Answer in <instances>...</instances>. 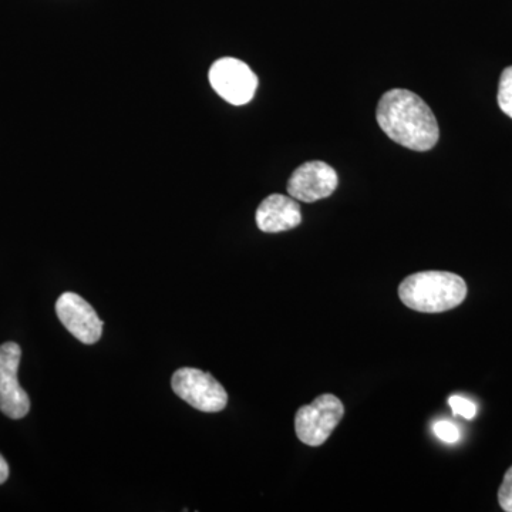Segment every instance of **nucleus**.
Wrapping results in <instances>:
<instances>
[{"label":"nucleus","instance_id":"obj_1","mask_svg":"<svg viewBox=\"0 0 512 512\" xmlns=\"http://www.w3.org/2000/svg\"><path fill=\"white\" fill-rule=\"evenodd\" d=\"M377 123L390 140L413 151H429L440 137L439 123L426 101L416 93L393 89L384 93Z\"/></svg>","mask_w":512,"mask_h":512},{"label":"nucleus","instance_id":"obj_2","mask_svg":"<svg viewBox=\"0 0 512 512\" xmlns=\"http://www.w3.org/2000/svg\"><path fill=\"white\" fill-rule=\"evenodd\" d=\"M399 296L413 311L447 312L464 302L467 284L461 276L451 272H419L404 279L399 286Z\"/></svg>","mask_w":512,"mask_h":512},{"label":"nucleus","instance_id":"obj_3","mask_svg":"<svg viewBox=\"0 0 512 512\" xmlns=\"http://www.w3.org/2000/svg\"><path fill=\"white\" fill-rule=\"evenodd\" d=\"M343 414L345 407L338 397L333 394H322L296 413V436L306 446H322L342 421Z\"/></svg>","mask_w":512,"mask_h":512},{"label":"nucleus","instance_id":"obj_4","mask_svg":"<svg viewBox=\"0 0 512 512\" xmlns=\"http://www.w3.org/2000/svg\"><path fill=\"white\" fill-rule=\"evenodd\" d=\"M178 397L204 413H218L227 407L228 393L210 373L192 367L178 369L171 380Z\"/></svg>","mask_w":512,"mask_h":512},{"label":"nucleus","instance_id":"obj_5","mask_svg":"<svg viewBox=\"0 0 512 512\" xmlns=\"http://www.w3.org/2000/svg\"><path fill=\"white\" fill-rule=\"evenodd\" d=\"M212 89L228 103L244 106L254 99L258 77L251 67L234 57H222L210 69Z\"/></svg>","mask_w":512,"mask_h":512},{"label":"nucleus","instance_id":"obj_6","mask_svg":"<svg viewBox=\"0 0 512 512\" xmlns=\"http://www.w3.org/2000/svg\"><path fill=\"white\" fill-rule=\"evenodd\" d=\"M18 343L8 342L0 346V412L9 419H23L30 410L28 393L19 384L20 365Z\"/></svg>","mask_w":512,"mask_h":512},{"label":"nucleus","instance_id":"obj_7","mask_svg":"<svg viewBox=\"0 0 512 512\" xmlns=\"http://www.w3.org/2000/svg\"><path fill=\"white\" fill-rule=\"evenodd\" d=\"M56 313L64 328L84 345H94L101 338L103 322L93 306L77 293H63L57 299Z\"/></svg>","mask_w":512,"mask_h":512},{"label":"nucleus","instance_id":"obj_8","mask_svg":"<svg viewBox=\"0 0 512 512\" xmlns=\"http://www.w3.org/2000/svg\"><path fill=\"white\" fill-rule=\"evenodd\" d=\"M338 183L335 168L323 161H309L293 171L288 181V194L296 201L315 202L330 197Z\"/></svg>","mask_w":512,"mask_h":512},{"label":"nucleus","instance_id":"obj_9","mask_svg":"<svg viewBox=\"0 0 512 512\" xmlns=\"http://www.w3.org/2000/svg\"><path fill=\"white\" fill-rule=\"evenodd\" d=\"M301 222V205L295 198L286 195H269L256 210V225L266 234L291 231Z\"/></svg>","mask_w":512,"mask_h":512},{"label":"nucleus","instance_id":"obj_10","mask_svg":"<svg viewBox=\"0 0 512 512\" xmlns=\"http://www.w3.org/2000/svg\"><path fill=\"white\" fill-rule=\"evenodd\" d=\"M497 99L500 109L512 119V66L507 67L501 74Z\"/></svg>","mask_w":512,"mask_h":512},{"label":"nucleus","instance_id":"obj_11","mask_svg":"<svg viewBox=\"0 0 512 512\" xmlns=\"http://www.w3.org/2000/svg\"><path fill=\"white\" fill-rule=\"evenodd\" d=\"M448 404H450L451 410L456 416L464 417L467 420H473L477 414V406L471 400L466 399V397L451 396L448 399Z\"/></svg>","mask_w":512,"mask_h":512},{"label":"nucleus","instance_id":"obj_12","mask_svg":"<svg viewBox=\"0 0 512 512\" xmlns=\"http://www.w3.org/2000/svg\"><path fill=\"white\" fill-rule=\"evenodd\" d=\"M433 431L444 443L453 444L460 440V431H458L456 424L451 423V421H436L433 426Z\"/></svg>","mask_w":512,"mask_h":512},{"label":"nucleus","instance_id":"obj_13","mask_svg":"<svg viewBox=\"0 0 512 512\" xmlns=\"http://www.w3.org/2000/svg\"><path fill=\"white\" fill-rule=\"evenodd\" d=\"M498 501L504 511L512 512V467L505 473L503 484L498 491Z\"/></svg>","mask_w":512,"mask_h":512},{"label":"nucleus","instance_id":"obj_14","mask_svg":"<svg viewBox=\"0 0 512 512\" xmlns=\"http://www.w3.org/2000/svg\"><path fill=\"white\" fill-rule=\"evenodd\" d=\"M9 478V466L8 461L3 458L2 454H0V484L5 483Z\"/></svg>","mask_w":512,"mask_h":512}]
</instances>
